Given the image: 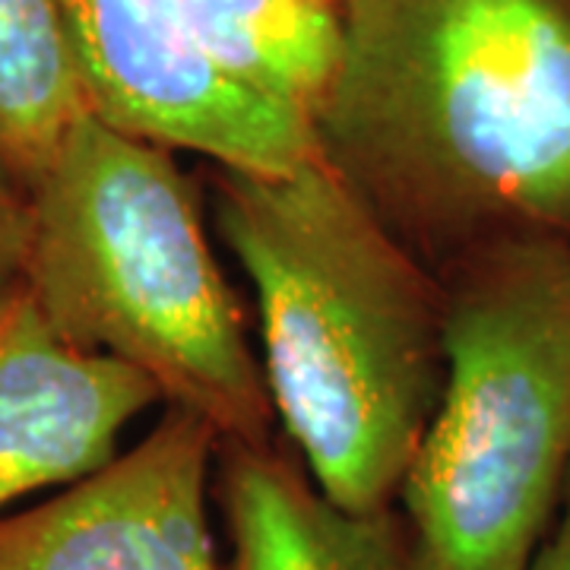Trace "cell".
I'll return each mask as SVG.
<instances>
[{
  "label": "cell",
  "mask_w": 570,
  "mask_h": 570,
  "mask_svg": "<svg viewBox=\"0 0 570 570\" xmlns=\"http://www.w3.org/2000/svg\"><path fill=\"white\" fill-rule=\"evenodd\" d=\"M314 137L434 273L504 238L570 242V0H346Z\"/></svg>",
  "instance_id": "1"
},
{
  "label": "cell",
  "mask_w": 570,
  "mask_h": 570,
  "mask_svg": "<svg viewBox=\"0 0 570 570\" xmlns=\"http://www.w3.org/2000/svg\"><path fill=\"white\" fill-rule=\"evenodd\" d=\"M213 223L254 283L276 422L317 489L396 508L448 384V295L321 149L288 175H213Z\"/></svg>",
  "instance_id": "2"
},
{
  "label": "cell",
  "mask_w": 570,
  "mask_h": 570,
  "mask_svg": "<svg viewBox=\"0 0 570 570\" xmlns=\"http://www.w3.org/2000/svg\"><path fill=\"white\" fill-rule=\"evenodd\" d=\"M29 194L22 285L63 340L137 367L219 441L273 444L264 362L171 149L92 115Z\"/></svg>",
  "instance_id": "3"
},
{
  "label": "cell",
  "mask_w": 570,
  "mask_h": 570,
  "mask_svg": "<svg viewBox=\"0 0 570 570\" xmlns=\"http://www.w3.org/2000/svg\"><path fill=\"white\" fill-rule=\"evenodd\" d=\"M438 276L448 384L396 508L419 570H530L570 489V242L504 238Z\"/></svg>",
  "instance_id": "4"
},
{
  "label": "cell",
  "mask_w": 570,
  "mask_h": 570,
  "mask_svg": "<svg viewBox=\"0 0 570 570\" xmlns=\"http://www.w3.org/2000/svg\"><path fill=\"white\" fill-rule=\"evenodd\" d=\"M92 115L219 168L288 175L317 153L314 127L235 82L204 51L181 0H61Z\"/></svg>",
  "instance_id": "5"
},
{
  "label": "cell",
  "mask_w": 570,
  "mask_h": 570,
  "mask_svg": "<svg viewBox=\"0 0 570 570\" xmlns=\"http://www.w3.org/2000/svg\"><path fill=\"white\" fill-rule=\"evenodd\" d=\"M219 434L165 409L137 448L0 517V570H223L209 523Z\"/></svg>",
  "instance_id": "6"
},
{
  "label": "cell",
  "mask_w": 570,
  "mask_h": 570,
  "mask_svg": "<svg viewBox=\"0 0 570 570\" xmlns=\"http://www.w3.org/2000/svg\"><path fill=\"white\" fill-rule=\"evenodd\" d=\"M156 403L137 367L63 340L26 285L0 295V510L111 463L124 428Z\"/></svg>",
  "instance_id": "7"
},
{
  "label": "cell",
  "mask_w": 570,
  "mask_h": 570,
  "mask_svg": "<svg viewBox=\"0 0 570 570\" xmlns=\"http://www.w3.org/2000/svg\"><path fill=\"white\" fill-rule=\"evenodd\" d=\"M213 501L228 539L223 570H419L400 508H340L276 444L219 441Z\"/></svg>",
  "instance_id": "8"
},
{
  "label": "cell",
  "mask_w": 570,
  "mask_h": 570,
  "mask_svg": "<svg viewBox=\"0 0 570 570\" xmlns=\"http://www.w3.org/2000/svg\"><path fill=\"white\" fill-rule=\"evenodd\" d=\"M181 10L219 70L314 127L343 67L346 3L181 0Z\"/></svg>",
  "instance_id": "9"
},
{
  "label": "cell",
  "mask_w": 570,
  "mask_h": 570,
  "mask_svg": "<svg viewBox=\"0 0 570 570\" xmlns=\"http://www.w3.org/2000/svg\"><path fill=\"white\" fill-rule=\"evenodd\" d=\"M92 99L61 0H0V163L32 190Z\"/></svg>",
  "instance_id": "10"
},
{
  "label": "cell",
  "mask_w": 570,
  "mask_h": 570,
  "mask_svg": "<svg viewBox=\"0 0 570 570\" xmlns=\"http://www.w3.org/2000/svg\"><path fill=\"white\" fill-rule=\"evenodd\" d=\"M29 225H32V194L0 163V295L22 283Z\"/></svg>",
  "instance_id": "11"
},
{
  "label": "cell",
  "mask_w": 570,
  "mask_h": 570,
  "mask_svg": "<svg viewBox=\"0 0 570 570\" xmlns=\"http://www.w3.org/2000/svg\"><path fill=\"white\" fill-rule=\"evenodd\" d=\"M530 570H570V508L554 523V530L539 549Z\"/></svg>",
  "instance_id": "12"
},
{
  "label": "cell",
  "mask_w": 570,
  "mask_h": 570,
  "mask_svg": "<svg viewBox=\"0 0 570 570\" xmlns=\"http://www.w3.org/2000/svg\"><path fill=\"white\" fill-rule=\"evenodd\" d=\"M570 508V489H568V504H564V510H568Z\"/></svg>",
  "instance_id": "13"
},
{
  "label": "cell",
  "mask_w": 570,
  "mask_h": 570,
  "mask_svg": "<svg viewBox=\"0 0 570 570\" xmlns=\"http://www.w3.org/2000/svg\"><path fill=\"white\" fill-rule=\"evenodd\" d=\"M340 3H346V0H340Z\"/></svg>",
  "instance_id": "14"
}]
</instances>
